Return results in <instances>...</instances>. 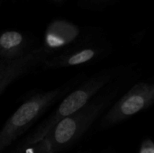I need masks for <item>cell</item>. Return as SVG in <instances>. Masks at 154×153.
<instances>
[{
    "label": "cell",
    "instance_id": "cell-1",
    "mask_svg": "<svg viewBox=\"0 0 154 153\" xmlns=\"http://www.w3.org/2000/svg\"><path fill=\"white\" fill-rule=\"evenodd\" d=\"M138 68L111 83L82 108L61 120L39 142L17 153H66L79 144L111 106L139 78Z\"/></svg>",
    "mask_w": 154,
    "mask_h": 153
},
{
    "label": "cell",
    "instance_id": "cell-2",
    "mask_svg": "<svg viewBox=\"0 0 154 153\" xmlns=\"http://www.w3.org/2000/svg\"><path fill=\"white\" fill-rule=\"evenodd\" d=\"M135 69H137V65L134 62L123 63L102 69L90 77H86L76 87L59 101L57 107L51 111L48 117L35 125L7 153H17L39 142L61 120L82 108L111 83Z\"/></svg>",
    "mask_w": 154,
    "mask_h": 153
},
{
    "label": "cell",
    "instance_id": "cell-3",
    "mask_svg": "<svg viewBox=\"0 0 154 153\" xmlns=\"http://www.w3.org/2000/svg\"><path fill=\"white\" fill-rule=\"evenodd\" d=\"M86 77V74H79L50 90L39 89L27 94L0 129V153L8 152L54 105L58 104Z\"/></svg>",
    "mask_w": 154,
    "mask_h": 153
},
{
    "label": "cell",
    "instance_id": "cell-4",
    "mask_svg": "<svg viewBox=\"0 0 154 153\" xmlns=\"http://www.w3.org/2000/svg\"><path fill=\"white\" fill-rule=\"evenodd\" d=\"M154 106V77L137 80L121 95L96 124L93 133L107 132Z\"/></svg>",
    "mask_w": 154,
    "mask_h": 153
},
{
    "label": "cell",
    "instance_id": "cell-5",
    "mask_svg": "<svg viewBox=\"0 0 154 153\" xmlns=\"http://www.w3.org/2000/svg\"><path fill=\"white\" fill-rule=\"evenodd\" d=\"M114 51L113 42L100 28L91 36L62 52L46 59L41 68L43 70H55L88 66L106 59Z\"/></svg>",
    "mask_w": 154,
    "mask_h": 153
},
{
    "label": "cell",
    "instance_id": "cell-6",
    "mask_svg": "<svg viewBox=\"0 0 154 153\" xmlns=\"http://www.w3.org/2000/svg\"><path fill=\"white\" fill-rule=\"evenodd\" d=\"M99 29L96 26H82L64 17H54L46 25L41 46L52 57L91 36Z\"/></svg>",
    "mask_w": 154,
    "mask_h": 153
},
{
    "label": "cell",
    "instance_id": "cell-7",
    "mask_svg": "<svg viewBox=\"0 0 154 153\" xmlns=\"http://www.w3.org/2000/svg\"><path fill=\"white\" fill-rule=\"evenodd\" d=\"M50 57V53L40 43L38 48L20 60L14 61L0 60V95L20 78L41 68L42 63Z\"/></svg>",
    "mask_w": 154,
    "mask_h": 153
},
{
    "label": "cell",
    "instance_id": "cell-8",
    "mask_svg": "<svg viewBox=\"0 0 154 153\" xmlns=\"http://www.w3.org/2000/svg\"><path fill=\"white\" fill-rule=\"evenodd\" d=\"M39 39L32 33L16 29L0 30V60H20L40 46Z\"/></svg>",
    "mask_w": 154,
    "mask_h": 153
},
{
    "label": "cell",
    "instance_id": "cell-9",
    "mask_svg": "<svg viewBox=\"0 0 154 153\" xmlns=\"http://www.w3.org/2000/svg\"><path fill=\"white\" fill-rule=\"evenodd\" d=\"M123 0H78V6L88 12H103Z\"/></svg>",
    "mask_w": 154,
    "mask_h": 153
},
{
    "label": "cell",
    "instance_id": "cell-10",
    "mask_svg": "<svg viewBox=\"0 0 154 153\" xmlns=\"http://www.w3.org/2000/svg\"><path fill=\"white\" fill-rule=\"evenodd\" d=\"M137 153H154V140L150 137H144L139 145Z\"/></svg>",
    "mask_w": 154,
    "mask_h": 153
},
{
    "label": "cell",
    "instance_id": "cell-11",
    "mask_svg": "<svg viewBox=\"0 0 154 153\" xmlns=\"http://www.w3.org/2000/svg\"><path fill=\"white\" fill-rule=\"evenodd\" d=\"M97 153H120V152L118 151V150H117L116 147H114V146L110 145V146H107V147H106V148H103L102 150H100L99 151H97Z\"/></svg>",
    "mask_w": 154,
    "mask_h": 153
},
{
    "label": "cell",
    "instance_id": "cell-12",
    "mask_svg": "<svg viewBox=\"0 0 154 153\" xmlns=\"http://www.w3.org/2000/svg\"><path fill=\"white\" fill-rule=\"evenodd\" d=\"M23 1H25V0H0V6L5 5H8V4L14 5V4L20 3V2H23Z\"/></svg>",
    "mask_w": 154,
    "mask_h": 153
},
{
    "label": "cell",
    "instance_id": "cell-13",
    "mask_svg": "<svg viewBox=\"0 0 154 153\" xmlns=\"http://www.w3.org/2000/svg\"><path fill=\"white\" fill-rule=\"evenodd\" d=\"M46 1L53 5H61L65 4L68 0H46Z\"/></svg>",
    "mask_w": 154,
    "mask_h": 153
}]
</instances>
